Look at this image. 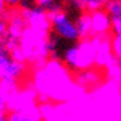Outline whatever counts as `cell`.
<instances>
[{
  "label": "cell",
  "instance_id": "16",
  "mask_svg": "<svg viewBox=\"0 0 121 121\" xmlns=\"http://www.w3.org/2000/svg\"><path fill=\"white\" fill-rule=\"evenodd\" d=\"M0 121H9V117H8V115H5V114H1V116H0Z\"/></svg>",
  "mask_w": 121,
  "mask_h": 121
},
{
  "label": "cell",
  "instance_id": "10",
  "mask_svg": "<svg viewBox=\"0 0 121 121\" xmlns=\"http://www.w3.org/2000/svg\"><path fill=\"white\" fill-rule=\"evenodd\" d=\"M105 11L110 15L111 20L121 17V1L120 0H108L105 5Z\"/></svg>",
  "mask_w": 121,
  "mask_h": 121
},
{
  "label": "cell",
  "instance_id": "3",
  "mask_svg": "<svg viewBox=\"0 0 121 121\" xmlns=\"http://www.w3.org/2000/svg\"><path fill=\"white\" fill-rule=\"evenodd\" d=\"M25 72L24 62L15 59L5 47L0 49V78L1 83L14 85Z\"/></svg>",
  "mask_w": 121,
  "mask_h": 121
},
{
  "label": "cell",
  "instance_id": "12",
  "mask_svg": "<svg viewBox=\"0 0 121 121\" xmlns=\"http://www.w3.org/2000/svg\"><path fill=\"white\" fill-rule=\"evenodd\" d=\"M58 1L57 0H34V4H35V6L37 8H40L42 10H45V11H49L54 5H56Z\"/></svg>",
  "mask_w": 121,
  "mask_h": 121
},
{
  "label": "cell",
  "instance_id": "11",
  "mask_svg": "<svg viewBox=\"0 0 121 121\" xmlns=\"http://www.w3.org/2000/svg\"><path fill=\"white\" fill-rule=\"evenodd\" d=\"M111 47L115 58L121 63V36H114L111 38Z\"/></svg>",
  "mask_w": 121,
  "mask_h": 121
},
{
  "label": "cell",
  "instance_id": "7",
  "mask_svg": "<svg viewBox=\"0 0 121 121\" xmlns=\"http://www.w3.org/2000/svg\"><path fill=\"white\" fill-rule=\"evenodd\" d=\"M108 0H74L72 6L80 13H93L105 9Z\"/></svg>",
  "mask_w": 121,
  "mask_h": 121
},
{
  "label": "cell",
  "instance_id": "8",
  "mask_svg": "<svg viewBox=\"0 0 121 121\" xmlns=\"http://www.w3.org/2000/svg\"><path fill=\"white\" fill-rule=\"evenodd\" d=\"M9 121H41L37 112H34V110H14L9 115Z\"/></svg>",
  "mask_w": 121,
  "mask_h": 121
},
{
  "label": "cell",
  "instance_id": "5",
  "mask_svg": "<svg viewBox=\"0 0 121 121\" xmlns=\"http://www.w3.org/2000/svg\"><path fill=\"white\" fill-rule=\"evenodd\" d=\"M91 16V34L93 36L104 37L111 31V17L105 9L90 13ZM91 36V37H93Z\"/></svg>",
  "mask_w": 121,
  "mask_h": 121
},
{
  "label": "cell",
  "instance_id": "4",
  "mask_svg": "<svg viewBox=\"0 0 121 121\" xmlns=\"http://www.w3.org/2000/svg\"><path fill=\"white\" fill-rule=\"evenodd\" d=\"M21 14H22L24 19L26 21L27 27L31 31L41 34V35H49L47 32L51 29V21H49V16L47 11L34 5V6L22 9Z\"/></svg>",
  "mask_w": 121,
  "mask_h": 121
},
{
  "label": "cell",
  "instance_id": "9",
  "mask_svg": "<svg viewBox=\"0 0 121 121\" xmlns=\"http://www.w3.org/2000/svg\"><path fill=\"white\" fill-rule=\"evenodd\" d=\"M100 77H99V73L94 69H85V70H82L79 72V74L77 75V83L80 84V85H94L95 83H98Z\"/></svg>",
  "mask_w": 121,
  "mask_h": 121
},
{
  "label": "cell",
  "instance_id": "13",
  "mask_svg": "<svg viewBox=\"0 0 121 121\" xmlns=\"http://www.w3.org/2000/svg\"><path fill=\"white\" fill-rule=\"evenodd\" d=\"M111 32L114 36H121V17L111 20Z\"/></svg>",
  "mask_w": 121,
  "mask_h": 121
},
{
  "label": "cell",
  "instance_id": "6",
  "mask_svg": "<svg viewBox=\"0 0 121 121\" xmlns=\"http://www.w3.org/2000/svg\"><path fill=\"white\" fill-rule=\"evenodd\" d=\"M75 25L80 40H85L93 36L91 34V16L90 13H80L75 17Z\"/></svg>",
  "mask_w": 121,
  "mask_h": 121
},
{
  "label": "cell",
  "instance_id": "1",
  "mask_svg": "<svg viewBox=\"0 0 121 121\" xmlns=\"http://www.w3.org/2000/svg\"><path fill=\"white\" fill-rule=\"evenodd\" d=\"M98 36H93L80 42L70 43L62 52V62L69 70L82 72L89 69L96 63L98 51Z\"/></svg>",
  "mask_w": 121,
  "mask_h": 121
},
{
  "label": "cell",
  "instance_id": "14",
  "mask_svg": "<svg viewBox=\"0 0 121 121\" xmlns=\"http://www.w3.org/2000/svg\"><path fill=\"white\" fill-rule=\"evenodd\" d=\"M22 0H0L1 6H8V8H14L21 4Z\"/></svg>",
  "mask_w": 121,
  "mask_h": 121
},
{
  "label": "cell",
  "instance_id": "15",
  "mask_svg": "<svg viewBox=\"0 0 121 121\" xmlns=\"http://www.w3.org/2000/svg\"><path fill=\"white\" fill-rule=\"evenodd\" d=\"M58 3H60L64 6V5H73L74 3V0H57Z\"/></svg>",
  "mask_w": 121,
  "mask_h": 121
},
{
  "label": "cell",
  "instance_id": "2",
  "mask_svg": "<svg viewBox=\"0 0 121 121\" xmlns=\"http://www.w3.org/2000/svg\"><path fill=\"white\" fill-rule=\"evenodd\" d=\"M51 30L54 35H57L62 41L75 43L79 40L78 30L75 25V19H73L65 10L49 15Z\"/></svg>",
  "mask_w": 121,
  "mask_h": 121
},
{
  "label": "cell",
  "instance_id": "17",
  "mask_svg": "<svg viewBox=\"0 0 121 121\" xmlns=\"http://www.w3.org/2000/svg\"><path fill=\"white\" fill-rule=\"evenodd\" d=\"M120 1H121V0H120Z\"/></svg>",
  "mask_w": 121,
  "mask_h": 121
}]
</instances>
